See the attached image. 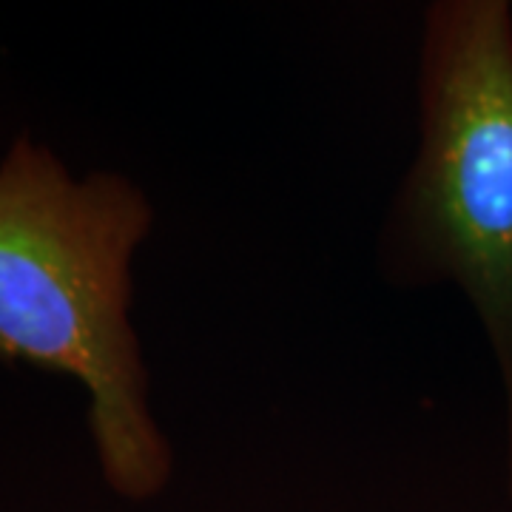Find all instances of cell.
Instances as JSON below:
<instances>
[{
    "instance_id": "obj_1",
    "label": "cell",
    "mask_w": 512,
    "mask_h": 512,
    "mask_svg": "<svg viewBox=\"0 0 512 512\" xmlns=\"http://www.w3.org/2000/svg\"><path fill=\"white\" fill-rule=\"evenodd\" d=\"M151 205L117 174L72 180L49 148L18 140L0 165V353L86 384L97 456L134 501L171 476L148 413L146 367L128 325L131 254Z\"/></svg>"
},
{
    "instance_id": "obj_2",
    "label": "cell",
    "mask_w": 512,
    "mask_h": 512,
    "mask_svg": "<svg viewBox=\"0 0 512 512\" xmlns=\"http://www.w3.org/2000/svg\"><path fill=\"white\" fill-rule=\"evenodd\" d=\"M384 248L399 279H450L481 316L504 373L512 490V15L501 0L427 12L421 148Z\"/></svg>"
}]
</instances>
